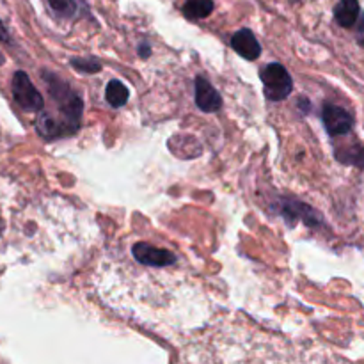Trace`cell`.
I'll use <instances>...</instances> for the list:
<instances>
[{"mask_svg": "<svg viewBox=\"0 0 364 364\" xmlns=\"http://www.w3.org/2000/svg\"><path fill=\"white\" fill-rule=\"evenodd\" d=\"M45 78L48 82L50 95L60 105V114L66 119L68 127H71V130H77L82 116V102L78 95L73 89L68 87L63 80H59L55 75H45Z\"/></svg>", "mask_w": 364, "mask_h": 364, "instance_id": "obj_1", "label": "cell"}, {"mask_svg": "<svg viewBox=\"0 0 364 364\" xmlns=\"http://www.w3.org/2000/svg\"><path fill=\"white\" fill-rule=\"evenodd\" d=\"M259 77H262L265 96L272 102H281V100L288 98L294 91V80H291L290 73H288L283 64H267L262 73H259Z\"/></svg>", "mask_w": 364, "mask_h": 364, "instance_id": "obj_2", "label": "cell"}, {"mask_svg": "<svg viewBox=\"0 0 364 364\" xmlns=\"http://www.w3.org/2000/svg\"><path fill=\"white\" fill-rule=\"evenodd\" d=\"M11 89H13L14 102L27 112H39L45 107V100H43L41 92L36 89L32 80L25 71H16L13 75V82H11Z\"/></svg>", "mask_w": 364, "mask_h": 364, "instance_id": "obj_3", "label": "cell"}, {"mask_svg": "<svg viewBox=\"0 0 364 364\" xmlns=\"http://www.w3.org/2000/svg\"><path fill=\"white\" fill-rule=\"evenodd\" d=\"M322 119L323 124H326L327 134L333 135V137L347 135L352 130V127H354V117H352V114L341 109V107L333 105V103H326L323 105Z\"/></svg>", "mask_w": 364, "mask_h": 364, "instance_id": "obj_4", "label": "cell"}, {"mask_svg": "<svg viewBox=\"0 0 364 364\" xmlns=\"http://www.w3.org/2000/svg\"><path fill=\"white\" fill-rule=\"evenodd\" d=\"M134 258L139 263L148 267H169L176 262V256L173 252L166 251V249H159L155 245H149L146 242H139L132 247Z\"/></svg>", "mask_w": 364, "mask_h": 364, "instance_id": "obj_5", "label": "cell"}, {"mask_svg": "<svg viewBox=\"0 0 364 364\" xmlns=\"http://www.w3.org/2000/svg\"><path fill=\"white\" fill-rule=\"evenodd\" d=\"M196 103L203 112H217L223 107L219 91L205 77L196 78Z\"/></svg>", "mask_w": 364, "mask_h": 364, "instance_id": "obj_6", "label": "cell"}, {"mask_svg": "<svg viewBox=\"0 0 364 364\" xmlns=\"http://www.w3.org/2000/svg\"><path fill=\"white\" fill-rule=\"evenodd\" d=\"M231 46H233L238 55L247 60L258 59L259 53H262V46H259L258 39L249 28H242V31L235 32V36L231 38Z\"/></svg>", "mask_w": 364, "mask_h": 364, "instance_id": "obj_7", "label": "cell"}, {"mask_svg": "<svg viewBox=\"0 0 364 364\" xmlns=\"http://www.w3.org/2000/svg\"><path fill=\"white\" fill-rule=\"evenodd\" d=\"M283 213L288 219V223H294V220H304L308 226H316L318 223H322V219H320V215L315 212V210L297 201L284 203Z\"/></svg>", "mask_w": 364, "mask_h": 364, "instance_id": "obj_8", "label": "cell"}, {"mask_svg": "<svg viewBox=\"0 0 364 364\" xmlns=\"http://www.w3.org/2000/svg\"><path fill=\"white\" fill-rule=\"evenodd\" d=\"M359 2L358 0H340L334 9V18L341 27H354L359 18Z\"/></svg>", "mask_w": 364, "mask_h": 364, "instance_id": "obj_9", "label": "cell"}, {"mask_svg": "<svg viewBox=\"0 0 364 364\" xmlns=\"http://www.w3.org/2000/svg\"><path fill=\"white\" fill-rule=\"evenodd\" d=\"M336 159L340 162L348 164V166L364 167V146L358 141L348 142V144L336 149Z\"/></svg>", "mask_w": 364, "mask_h": 364, "instance_id": "obj_10", "label": "cell"}, {"mask_svg": "<svg viewBox=\"0 0 364 364\" xmlns=\"http://www.w3.org/2000/svg\"><path fill=\"white\" fill-rule=\"evenodd\" d=\"M213 11V0H187L183 6V14L188 20H203Z\"/></svg>", "mask_w": 364, "mask_h": 364, "instance_id": "obj_11", "label": "cell"}, {"mask_svg": "<svg viewBox=\"0 0 364 364\" xmlns=\"http://www.w3.org/2000/svg\"><path fill=\"white\" fill-rule=\"evenodd\" d=\"M128 95H130V92H128V89L124 87V84H121L119 80H110L109 84H107L105 98L107 102H109V105L116 107V109L127 105Z\"/></svg>", "mask_w": 364, "mask_h": 364, "instance_id": "obj_12", "label": "cell"}, {"mask_svg": "<svg viewBox=\"0 0 364 364\" xmlns=\"http://www.w3.org/2000/svg\"><path fill=\"white\" fill-rule=\"evenodd\" d=\"M48 6L52 11H55L60 16H71L77 11V4L75 0H48Z\"/></svg>", "mask_w": 364, "mask_h": 364, "instance_id": "obj_13", "label": "cell"}, {"mask_svg": "<svg viewBox=\"0 0 364 364\" xmlns=\"http://www.w3.org/2000/svg\"><path fill=\"white\" fill-rule=\"evenodd\" d=\"M71 66L78 71H84V73H96V71H100L102 64L95 59H73Z\"/></svg>", "mask_w": 364, "mask_h": 364, "instance_id": "obj_14", "label": "cell"}, {"mask_svg": "<svg viewBox=\"0 0 364 364\" xmlns=\"http://www.w3.org/2000/svg\"><path fill=\"white\" fill-rule=\"evenodd\" d=\"M0 41H2V43L9 41V34H7V28L4 27L2 21H0Z\"/></svg>", "mask_w": 364, "mask_h": 364, "instance_id": "obj_15", "label": "cell"}, {"mask_svg": "<svg viewBox=\"0 0 364 364\" xmlns=\"http://www.w3.org/2000/svg\"><path fill=\"white\" fill-rule=\"evenodd\" d=\"M139 53H142V57H148L149 55V48L148 46H142V50H139Z\"/></svg>", "mask_w": 364, "mask_h": 364, "instance_id": "obj_16", "label": "cell"}, {"mask_svg": "<svg viewBox=\"0 0 364 364\" xmlns=\"http://www.w3.org/2000/svg\"><path fill=\"white\" fill-rule=\"evenodd\" d=\"M2 230H4V224H2V220H0V233H2Z\"/></svg>", "mask_w": 364, "mask_h": 364, "instance_id": "obj_17", "label": "cell"}]
</instances>
